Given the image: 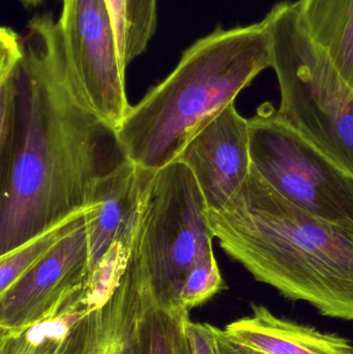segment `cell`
<instances>
[{"instance_id": "d6986e66", "label": "cell", "mask_w": 353, "mask_h": 354, "mask_svg": "<svg viewBox=\"0 0 353 354\" xmlns=\"http://www.w3.org/2000/svg\"><path fill=\"white\" fill-rule=\"evenodd\" d=\"M216 343L218 354H267L233 340L224 330L218 328H216Z\"/></svg>"}, {"instance_id": "9a60e30c", "label": "cell", "mask_w": 353, "mask_h": 354, "mask_svg": "<svg viewBox=\"0 0 353 354\" xmlns=\"http://www.w3.org/2000/svg\"><path fill=\"white\" fill-rule=\"evenodd\" d=\"M137 284L141 295L139 354H190L186 335L190 312L160 304L146 287Z\"/></svg>"}, {"instance_id": "6da1fadb", "label": "cell", "mask_w": 353, "mask_h": 354, "mask_svg": "<svg viewBox=\"0 0 353 354\" xmlns=\"http://www.w3.org/2000/svg\"><path fill=\"white\" fill-rule=\"evenodd\" d=\"M12 48L18 120L8 165L0 170V256L91 208L110 162L115 133L75 104L60 79L61 41L49 14L28 22L25 35L0 30Z\"/></svg>"}, {"instance_id": "8992f818", "label": "cell", "mask_w": 353, "mask_h": 354, "mask_svg": "<svg viewBox=\"0 0 353 354\" xmlns=\"http://www.w3.org/2000/svg\"><path fill=\"white\" fill-rule=\"evenodd\" d=\"M253 167L282 197L309 214L353 222V176L265 103L249 120Z\"/></svg>"}, {"instance_id": "30bf717a", "label": "cell", "mask_w": 353, "mask_h": 354, "mask_svg": "<svg viewBox=\"0 0 353 354\" xmlns=\"http://www.w3.org/2000/svg\"><path fill=\"white\" fill-rule=\"evenodd\" d=\"M176 161L192 172L207 209L221 210L252 170L249 120L230 104L195 133Z\"/></svg>"}, {"instance_id": "4fadbf2b", "label": "cell", "mask_w": 353, "mask_h": 354, "mask_svg": "<svg viewBox=\"0 0 353 354\" xmlns=\"http://www.w3.org/2000/svg\"><path fill=\"white\" fill-rule=\"evenodd\" d=\"M93 310L85 285L39 322L1 333L0 354H61L75 326Z\"/></svg>"}, {"instance_id": "ba28073f", "label": "cell", "mask_w": 353, "mask_h": 354, "mask_svg": "<svg viewBox=\"0 0 353 354\" xmlns=\"http://www.w3.org/2000/svg\"><path fill=\"white\" fill-rule=\"evenodd\" d=\"M155 174L124 158L97 180L93 206L85 218L89 252L86 292L95 310L106 305L120 284Z\"/></svg>"}, {"instance_id": "8fae6325", "label": "cell", "mask_w": 353, "mask_h": 354, "mask_svg": "<svg viewBox=\"0 0 353 354\" xmlns=\"http://www.w3.org/2000/svg\"><path fill=\"white\" fill-rule=\"evenodd\" d=\"M224 332L267 354H353L347 339L277 317L265 306L252 305V315L231 322Z\"/></svg>"}, {"instance_id": "2e32d148", "label": "cell", "mask_w": 353, "mask_h": 354, "mask_svg": "<svg viewBox=\"0 0 353 354\" xmlns=\"http://www.w3.org/2000/svg\"><path fill=\"white\" fill-rule=\"evenodd\" d=\"M122 70L147 49L158 24V0H105Z\"/></svg>"}, {"instance_id": "ac0fdd59", "label": "cell", "mask_w": 353, "mask_h": 354, "mask_svg": "<svg viewBox=\"0 0 353 354\" xmlns=\"http://www.w3.org/2000/svg\"><path fill=\"white\" fill-rule=\"evenodd\" d=\"M186 335L190 354H218L216 326L209 324L186 322Z\"/></svg>"}, {"instance_id": "52a82bcc", "label": "cell", "mask_w": 353, "mask_h": 354, "mask_svg": "<svg viewBox=\"0 0 353 354\" xmlns=\"http://www.w3.org/2000/svg\"><path fill=\"white\" fill-rule=\"evenodd\" d=\"M60 79L81 109L115 133L131 109L105 0H62Z\"/></svg>"}, {"instance_id": "277c9868", "label": "cell", "mask_w": 353, "mask_h": 354, "mask_svg": "<svg viewBox=\"0 0 353 354\" xmlns=\"http://www.w3.org/2000/svg\"><path fill=\"white\" fill-rule=\"evenodd\" d=\"M265 20L273 39L280 118L353 176V89L303 24L296 1Z\"/></svg>"}, {"instance_id": "5bb4252c", "label": "cell", "mask_w": 353, "mask_h": 354, "mask_svg": "<svg viewBox=\"0 0 353 354\" xmlns=\"http://www.w3.org/2000/svg\"><path fill=\"white\" fill-rule=\"evenodd\" d=\"M140 307L138 284L124 274L113 295L99 309V330L93 354H139Z\"/></svg>"}, {"instance_id": "7c38bea8", "label": "cell", "mask_w": 353, "mask_h": 354, "mask_svg": "<svg viewBox=\"0 0 353 354\" xmlns=\"http://www.w3.org/2000/svg\"><path fill=\"white\" fill-rule=\"evenodd\" d=\"M305 28L353 89V0H298Z\"/></svg>"}, {"instance_id": "e0dca14e", "label": "cell", "mask_w": 353, "mask_h": 354, "mask_svg": "<svg viewBox=\"0 0 353 354\" xmlns=\"http://www.w3.org/2000/svg\"><path fill=\"white\" fill-rule=\"evenodd\" d=\"M88 212L89 209L73 216L18 249L0 256V293L10 288L29 268L45 257L61 239L76 230L84 222L85 216Z\"/></svg>"}, {"instance_id": "ffe728a7", "label": "cell", "mask_w": 353, "mask_h": 354, "mask_svg": "<svg viewBox=\"0 0 353 354\" xmlns=\"http://www.w3.org/2000/svg\"><path fill=\"white\" fill-rule=\"evenodd\" d=\"M25 6H39L44 0H20Z\"/></svg>"}, {"instance_id": "7a4b0ae2", "label": "cell", "mask_w": 353, "mask_h": 354, "mask_svg": "<svg viewBox=\"0 0 353 354\" xmlns=\"http://www.w3.org/2000/svg\"><path fill=\"white\" fill-rule=\"evenodd\" d=\"M207 216L222 250L255 280L323 316L353 322V222L309 214L254 167L227 205Z\"/></svg>"}, {"instance_id": "5b68a950", "label": "cell", "mask_w": 353, "mask_h": 354, "mask_svg": "<svg viewBox=\"0 0 353 354\" xmlns=\"http://www.w3.org/2000/svg\"><path fill=\"white\" fill-rule=\"evenodd\" d=\"M207 206L191 170L180 161L155 171L141 208L124 272L160 304L178 306L195 270L217 266Z\"/></svg>"}, {"instance_id": "9c48e42d", "label": "cell", "mask_w": 353, "mask_h": 354, "mask_svg": "<svg viewBox=\"0 0 353 354\" xmlns=\"http://www.w3.org/2000/svg\"><path fill=\"white\" fill-rule=\"evenodd\" d=\"M88 270L84 220L10 288L0 293L1 333L26 328L49 315L66 297L86 285Z\"/></svg>"}, {"instance_id": "3957f363", "label": "cell", "mask_w": 353, "mask_h": 354, "mask_svg": "<svg viewBox=\"0 0 353 354\" xmlns=\"http://www.w3.org/2000/svg\"><path fill=\"white\" fill-rule=\"evenodd\" d=\"M269 68L273 39L265 19L217 27L184 50L175 68L131 106L115 132L120 153L153 171L173 163L195 133Z\"/></svg>"}]
</instances>
